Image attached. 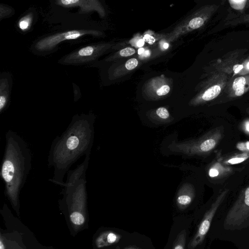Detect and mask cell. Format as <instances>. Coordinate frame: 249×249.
<instances>
[{"instance_id": "obj_32", "label": "cell", "mask_w": 249, "mask_h": 249, "mask_svg": "<svg viewBox=\"0 0 249 249\" xmlns=\"http://www.w3.org/2000/svg\"><path fill=\"white\" fill-rule=\"evenodd\" d=\"M124 249H140L133 246H128L124 248Z\"/></svg>"}, {"instance_id": "obj_1", "label": "cell", "mask_w": 249, "mask_h": 249, "mask_svg": "<svg viewBox=\"0 0 249 249\" xmlns=\"http://www.w3.org/2000/svg\"><path fill=\"white\" fill-rule=\"evenodd\" d=\"M95 120L91 113L76 114L62 134L54 139L47 160L48 167L53 170L51 182L62 187L65 175L72 164L91 154Z\"/></svg>"}, {"instance_id": "obj_26", "label": "cell", "mask_w": 249, "mask_h": 249, "mask_svg": "<svg viewBox=\"0 0 249 249\" xmlns=\"http://www.w3.org/2000/svg\"><path fill=\"white\" fill-rule=\"evenodd\" d=\"M143 39L144 41L150 44H153L155 41V38L153 36L148 34L145 35L143 36Z\"/></svg>"}, {"instance_id": "obj_21", "label": "cell", "mask_w": 249, "mask_h": 249, "mask_svg": "<svg viewBox=\"0 0 249 249\" xmlns=\"http://www.w3.org/2000/svg\"><path fill=\"white\" fill-rule=\"evenodd\" d=\"M157 115L160 118L166 119L169 116V113L167 109L165 107H160L156 110Z\"/></svg>"}, {"instance_id": "obj_6", "label": "cell", "mask_w": 249, "mask_h": 249, "mask_svg": "<svg viewBox=\"0 0 249 249\" xmlns=\"http://www.w3.org/2000/svg\"><path fill=\"white\" fill-rule=\"evenodd\" d=\"M249 218V186L242 190L228 212L224 222L225 228H236Z\"/></svg>"}, {"instance_id": "obj_8", "label": "cell", "mask_w": 249, "mask_h": 249, "mask_svg": "<svg viewBox=\"0 0 249 249\" xmlns=\"http://www.w3.org/2000/svg\"><path fill=\"white\" fill-rule=\"evenodd\" d=\"M212 74L206 88L199 97L201 102L210 101L217 97L223 93L231 78L228 75L223 72Z\"/></svg>"}, {"instance_id": "obj_22", "label": "cell", "mask_w": 249, "mask_h": 249, "mask_svg": "<svg viewBox=\"0 0 249 249\" xmlns=\"http://www.w3.org/2000/svg\"><path fill=\"white\" fill-rule=\"evenodd\" d=\"M138 64V60L134 58L127 60L125 63V67L128 70H131L135 68Z\"/></svg>"}, {"instance_id": "obj_4", "label": "cell", "mask_w": 249, "mask_h": 249, "mask_svg": "<svg viewBox=\"0 0 249 249\" xmlns=\"http://www.w3.org/2000/svg\"><path fill=\"white\" fill-rule=\"evenodd\" d=\"M248 50L236 49L227 53L217 58L212 64V73L223 72L231 78L237 75L249 74Z\"/></svg>"}, {"instance_id": "obj_30", "label": "cell", "mask_w": 249, "mask_h": 249, "mask_svg": "<svg viewBox=\"0 0 249 249\" xmlns=\"http://www.w3.org/2000/svg\"><path fill=\"white\" fill-rule=\"evenodd\" d=\"M144 52V49L143 48H140L138 51V53L139 54L141 55Z\"/></svg>"}, {"instance_id": "obj_9", "label": "cell", "mask_w": 249, "mask_h": 249, "mask_svg": "<svg viewBox=\"0 0 249 249\" xmlns=\"http://www.w3.org/2000/svg\"><path fill=\"white\" fill-rule=\"evenodd\" d=\"M91 33V30H71L57 33L42 38L37 42L36 48L40 51H48L61 41L75 39L86 34Z\"/></svg>"}, {"instance_id": "obj_20", "label": "cell", "mask_w": 249, "mask_h": 249, "mask_svg": "<svg viewBox=\"0 0 249 249\" xmlns=\"http://www.w3.org/2000/svg\"><path fill=\"white\" fill-rule=\"evenodd\" d=\"M31 17L27 16L21 18L18 23V26L20 29L25 30L27 29L31 23Z\"/></svg>"}, {"instance_id": "obj_7", "label": "cell", "mask_w": 249, "mask_h": 249, "mask_svg": "<svg viewBox=\"0 0 249 249\" xmlns=\"http://www.w3.org/2000/svg\"><path fill=\"white\" fill-rule=\"evenodd\" d=\"M228 191V189L221 191L210 209L206 212L195 234L188 245L189 249H194L203 242L209 230L212 220L219 207L225 199Z\"/></svg>"}, {"instance_id": "obj_19", "label": "cell", "mask_w": 249, "mask_h": 249, "mask_svg": "<svg viewBox=\"0 0 249 249\" xmlns=\"http://www.w3.org/2000/svg\"><path fill=\"white\" fill-rule=\"evenodd\" d=\"M8 104V96L7 93L0 92V113L4 111Z\"/></svg>"}, {"instance_id": "obj_28", "label": "cell", "mask_w": 249, "mask_h": 249, "mask_svg": "<svg viewBox=\"0 0 249 249\" xmlns=\"http://www.w3.org/2000/svg\"><path fill=\"white\" fill-rule=\"evenodd\" d=\"M144 44V41L143 39H140L137 43V45L138 47H141L143 46Z\"/></svg>"}, {"instance_id": "obj_23", "label": "cell", "mask_w": 249, "mask_h": 249, "mask_svg": "<svg viewBox=\"0 0 249 249\" xmlns=\"http://www.w3.org/2000/svg\"><path fill=\"white\" fill-rule=\"evenodd\" d=\"M135 53V50L131 47H127L120 51V54L122 56H128L131 55Z\"/></svg>"}, {"instance_id": "obj_33", "label": "cell", "mask_w": 249, "mask_h": 249, "mask_svg": "<svg viewBox=\"0 0 249 249\" xmlns=\"http://www.w3.org/2000/svg\"><path fill=\"white\" fill-rule=\"evenodd\" d=\"M163 47L164 49H167L169 47V44L167 43H164L163 45Z\"/></svg>"}, {"instance_id": "obj_24", "label": "cell", "mask_w": 249, "mask_h": 249, "mask_svg": "<svg viewBox=\"0 0 249 249\" xmlns=\"http://www.w3.org/2000/svg\"><path fill=\"white\" fill-rule=\"evenodd\" d=\"M237 148L244 152H249V142H241L237 143Z\"/></svg>"}, {"instance_id": "obj_16", "label": "cell", "mask_w": 249, "mask_h": 249, "mask_svg": "<svg viewBox=\"0 0 249 249\" xmlns=\"http://www.w3.org/2000/svg\"><path fill=\"white\" fill-rule=\"evenodd\" d=\"M228 2L232 9L240 13H244L249 8V0H230Z\"/></svg>"}, {"instance_id": "obj_25", "label": "cell", "mask_w": 249, "mask_h": 249, "mask_svg": "<svg viewBox=\"0 0 249 249\" xmlns=\"http://www.w3.org/2000/svg\"><path fill=\"white\" fill-rule=\"evenodd\" d=\"M170 87L168 85H163L157 91V94L159 96H162L167 94L170 91Z\"/></svg>"}, {"instance_id": "obj_17", "label": "cell", "mask_w": 249, "mask_h": 249, "mask_svg": "<svg viewBox=\"0 0 249 249\" xmlns=\"http://www.w3.org/2000/svg\"><path fill=\"white\" fill-rule=\"evenodd\" d=\"M186 237L187 232L185 230L180 231L174 240L172 249H185Z\"/></svg>"}, {"instance_id": "obj_3", "label": "cell", "mask_w": 249, "mask_h": 249, "mask_svg": "<svg viewBox=\"0 0 249 249\" xmlns=\"http://www.w3.org/2000/svg\"><path fill=\"white\" fill-rule=\"evenodd\" d=\"M90 154L85 156L83 161L74 170L67 173L66 181L62 186L60 200L69 213L71 225L75 230L83 226L87 218V191L86 172Z\"/></svg>"}, {"instance_id": "obj_18", "label": "cell", "mask_w": 249, "mask_h": 249, "mask_svg": "<svg viewBox=\"0 0 249 249\" xmlns=\"http://www.w3.org/2000/svg\"><path fill=\"white\" fill-rule=\"evenodd\" d=\"M206 18L201 16L196 17L192 18L189 22V27L193 29L201 27L205 22Z\"/></svg>"}, {"instance_id": "obj_35", "label": "cell", "mask_w": 249, "mask_h": 249, "mask_svg": "<svg viewBox=\"0 0 249 249\" xmlns=\"http://www.w3.org/2000/svg\"><path fill=\"white\" fill-rule=\"evenodd\" d=\"M115 249H121L119 246H117Z\"/></svg>"}, {"instance_id": "obj_34", "label": "cell", "mask_w": 249, "mask_h": 249, "mask_svg": "<svg viewBox=\"0 0 249 249\" xmlns=\"http://www.w3.org/2000/svg\"><path fill=\"white\" fill-rule=\"evenodd\" d=\"M246 111L249 114V107L247 109Z\"/></svg>"}, {"instance_id": "obj_13", "label": "cell", "mask_w": 249, "mask_h": 249, "mask_svg": "<svg viewBox=\"0 0 249 249\" xmlns=\"http://www.w3.org/2000/svg\"><path fill=\"white\" fill-rule=\"evenodd\" d=\"M226 26H234L239 24H249V15L245 13L230 12L225 19Z\"/></svg>"}, {"instance_id": "obj_29", "label": "cell", "mask_w": 249, "mask_h": 249, "mask_svg": "<svg viewBox=\"0 0 249 249\" xmlns=\"http://www.w3.org/2000/svg\"><path fill=\"white\" fill-rule=\"evenodd\" d=\"M141 55L142 57H147L150 55V52L149 50L144 51Z\"/></svg>"}, {"instance_id": "obj_5", "label": "cell", "mask_w": 249, "mask_h": 249, "mask_svg": "<svg viewBox=\"0 0 249 249\" xmlns=\"http://www.w3.org/2000/svg\"><path fill=\"white\" fill-rule=\"evenodd\" d=\"M223 137V128L217 127L197 140L178 146V149L183 153L191 155H206L216 147Z\"/></svg>"}, {"instance_id": "obj_31", "label": "cell", "mask_w": 249, "mask_h": 249, "mask_svg": "<svg viewBox=\"0 0 249 249\" xmlns=\"http://www.w3.org/2000/svg\"><path fill=\"white\" fill-rule=\"evenodd\" d=\"M246 130L249 132V121L246 122L245 124Z\"/></svg>"}, {"instance_id": "obj_15", "label": "cell", "mask_w": 249, "mask_h": 249, "mask_svg": "<svg viewBox=\"0 0 249 249\" xmlns=\"http://www.w3.org/2000/svg\"><path fill=\"white\" fill-rule=\"evenodd\" d=\"M249 158V152L234 154L226 158L222 162L226 165H234L244 161Z\"/></svg>"}, {"instance_id": "obj_11", "label": "cell", "mask_w": 249, "mask_h": 249, "mask_svg": "<svg viewBox=\"0 0 249 249\" xmlns=\"http://www.w3.org/2000/svg\"><path fill=\"white\" fill-rule=\"evenodd\" d=\"M121 238V235L116 232L106 231L96 238L95 245L97 248H103L117 243Z\"/></svg>"}, {"instance_id": "obj_2", "label": "cell", "mask_w": 249, "mask_h": 249, "mask_svg": "<svg viewBox=\"0 0 249 249\" xmlns=\"http://www.w3.org/2000/svg\"><path fill=\"white\" fill-rule=\"evenodd\" d=\"M33 155L27 142L17 132L5 134V146L0 176L4 184V193L18 213L19 195L32 166Z\"/></svg>"}, {"instance_id": "obj_14", "label": "cell", "mask_w": 249, "mask_h": 249, "mask_svg": "<svg viewBox=\"0 0 249 249\" xmlns=\"http://www.w3.org/2000/svg\"><path fill=\"white\" fill-rule=\"evenodd\" d=\"M231 169L217 162L213 165L209 170V175L211 178H215L222 176L231 172Z\"/></svg>"}, {"instance_id": "obj_12", "label": "cell", "mask_w": 249, "mask_h": 249, "mask_svg": "<svg viewBox=\"0 0 249 249\" xmlns=\"http://www.w3.org/2000/svg\"><path fill=\"white\" fill-rule=\"evenodd\" d=\"M195 196L194 189L191 186L183 187L179 191L177 197L176 204L180 210L186 208L192 202Z\"/></svg>"}, {"instance_id": "obj_27", "label": "cell", "mask_w": 249, "mask_h": 249, "mask_svg": "<svg viewBox=\"0 0 249 249\" xmlns=\"http://www.w3.org/2000/svg\"><path fill=\"white\" fill-rule=\"evenodd\" d=\"M0 249H6L5 244L4 242V238L2 236L1 234H0Z\"/></svg>"}, {"instance_id": "obj_10", "label": "cell", "mask_w": 249, "mask_h": 249, "mask_svg": "<svg viewBox=\"0 0 249 249\" xmlns=\"http://www.w3.org/2000/svg\"><path fill=\"white\" fill-rule=\"evenodd\" d=\"M249 90V74L237 75L229 80L223 92L226 97L234 99L242 96Z\"/></svg>"}]
</instances>
